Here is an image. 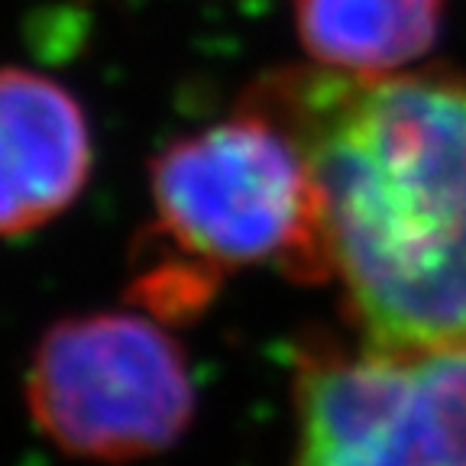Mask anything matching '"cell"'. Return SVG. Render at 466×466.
<instances>
[{
	"label": "cell",
	"instance_id": "cell-2",
	"mask_svg": "<svg viewBox=\"0 0 466 466\" xmlns=\"http://www.w3.org/2000/svg\"><path fill=\"white\" fill-rule=\"evenodd\" d=\"M156 227L204 276L276 266L295 282H328L320 195L299 143L259 110L166 146L153 162Z\"/></svg>",
	"mask_w": 466,
	"mask_h": 466
},
{
	"label": "cell",
	"instance_id": "cell-3",
	"mask_svg": "<svg viewBox=\"0 0 466 466\" xmlns=\"http://www.w3.org/2000/svg\"><path fill=\"white\" fill-rule=\"evenodd\" d=\"M33 421L72 457H149L175 444L195 415L185 350L133 311L56 320L26 376Z\"/></svg>",
	"mask_w": 466,
	"mask_h": 466
},
{
	"label": "cell",
	"instance_id": "cell-4",
	"mask_svg": "<svg viewBox=\"0 0 466 466\" xmlns=\"http://www.w3.org/2000/svg\"><path fill=\"white\" fill-rule=\"evenodd\" d=\"M295 405V466H466V343H308Z\"/></svg>",
	"mask_w": 466,
	"mask_h": 466
},
{
	"label": "cell",
	"instance_id": "cell-5",
	"mask_svg": "<svg viewBox=\"0 0 466 466\" xmlns=\"http://www.w3.org/2000/svg\"><path fill=\"white\" fill-rule=\"evenodd\" d=\"M91 172V130L72 91L26 68H0V237L72 208Z\"/></svg>",
	"mask_w": 466,
	"mask_h": 466
},
{
	"label": "cell",
	"instance_id": "cell-6",
	"mask_svg": "<svg viewBox=\"0 0 466 466\" xmlns=\"http://www.w3.org/2000/svg\"><path fill=\"white\" fill-rule=\"evenodd\" d=\"M444 0H295L305 49L318 66L389 75L415 62L441 33Z\"/></svg>",
	"mask_w": 466,
	"mask_h": 466
},
{
	"label": "cell",
	"instance_id": "cell-1",
	"mask_svg": "<svg viewBox=\"0 0 466 466\" xmlns=\"http://www.w3.org/2000/svg\"><path fill=\"white\" fill-rule=\"evenodd\" d=\"M243 107L305 153L330 279L363 343H466V75L291 68Z\"/></svg>",
	"mask_w": 466,
	"mask_h": 466
}]
</instances>
